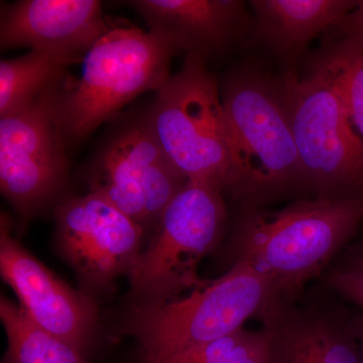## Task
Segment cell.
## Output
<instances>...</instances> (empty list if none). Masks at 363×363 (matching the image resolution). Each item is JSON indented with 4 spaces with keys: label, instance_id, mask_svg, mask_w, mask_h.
I'll list each match as a JSON object with an SVG mask.
<instances>
[{
    "label": "cell",
    "instance_id": "cell-3",
    "mask_svg": "<svg viewBox=\"0 0 363 363\" xmlns=\"http://www.w3.org/2000/svg\"><path fill=\"white\" fill-rule=\"evenodd\" d=\"M235 197L248 206L305 188L304 174L281 85L240 70L222 95Z\"/></svg>",
    "mask_w": 363,
    "mask_h": 363
},
{
    "label": "cell",
    "instance_id": "cell-1",
    "mask_svg": "<svg viewBox=\"0 0 363 363\" xmlns=\"http://www.w3.org/2000/svg\"><path fill=\"white\" fill-rule=\"evenodd\" d=\"M362 219L363 195L301 200L276 212L248 206L229 240L228 257L266 274L281 298L296 301Z\"/></svg>",
    "mask_w": 363,
    "mask_h": 363
},
{
    "label": "cell",
    "instance_id": "cell-21",
    "mask_svg": "<svg viewBox=\"0 0 363 363\" xmlns=\"http://www.w3.org/2000/svg\"><path fill=\"white\" fill-rule=\"evenodd\" d=\"M338 26L345 30V37L357 40L363 47V0L357 1L354 9Z\"/></svg>",
    "mask_w": 363,
    "mask_h": 363
},
{
    "label": "cell",
    "instance_id": "cell-9",
    "mask_svg": "<svg viewBox=\"0 0 363 363\" xmlns=\"http://www.w3.org/2000/svg\"><path fill=\"white\" fill-rule=\"evenodd\" d=\"M55 218L57 250L85 293L109 292L117 279L130 276L142 253L145 229L104 196L89 192L64 200Z\"/></svg>",
    "mask_w": 363,
    "mask_h": 363
},
{
    "label": "cell",
    "instance_id": "cell-8",
    "mask_svg": "<svg viewBox=\"0 0 363 363\" xmlns=\"http://www.w3.org/2000/svg\"><path fill=\"white\" fill-rule=\"evenodd\" d=\"M61 80L23 111L0 118V188L25 217L51 204L66 186V140L57 113Z\"/></svg>",
    "mask_w": 363,
    "mask_h": 363
},
{
    "label": "cell",
    "instance_id": "cell-13",
    "mask_svg": "<svg viewBox=\"0 0 363 363\" xmlns=\"http://www.w3.org/2000/svg\"><path fill=\"white\" fill-rule=\"evenodd\" d=\"M278 298L259 317L269 338V363H362L352 318Z\"/></svg>",
    "mask_w": 363,
    "mask_h": 363
},
{
    "label": "cell",
    "instance_id": "cell-19",
    "mask_svg": "<svg viewBox=\"0 0 363 363\" xmlns=\"http://www.w3.org/2000/svg\"><path fill=\"white\" fill-rule=\"evenodd\" d=\"M269 338L264 329L242 327L184 353L175 363H269Z\"/></svg>",
    "mask_w": 363,
    "mask_h": 363
},
{
    "label": "cell",
    "instance_id": "cell-17",
    "mask_svg": "<svg viewBox=\"0 0 363 363\" xmlns=\"http://www.w3.org/2000/svg\"><path fill=\"white\" fill-rule=\"evenodd\" d=\"M0 320L7 336V363H87L82 351L35 323L20 304L0 300Z\"/></svg>",
    "mask_w": 363,
    "mask_h": 363
},
{
    "label": "cell",
    "instance_id": "cell-5",
    "mask_svg": "<svg viewBox=\"0 0 363 363\" xmlns=\"http://www.w3.org/2000/svg\"><path fill=\"white\" fill-rule=\"evenodd\" d=\"M175 51L138 28H111L87 52L82 75L60 84L57 113L66 142H79L145 91L169 78Z\"/></svg>",
    "mask_w": 363,
    "mask_h": 363
},
{
    "label": "cell",
    "instance_id": "cell-18",
    "mask_svg": "<svg viewBox=\"0 0 363 363\" xmlns=\"http://www.w3.org/2000/svg\"><path fill=\"white\" fill-rule=\"evenodd\" d=\"M317 63L337 86L353 130L363 140V47L345 37L323 54Z\"/></svg>",
    "mask_w": 363,
    "mask_h": 363
},
{
    "label": "cell",
    "instance_id": "cell-6",
    "mask_svg": "<svg viewBox=\"0 0 363 363\" xmlns=\"http://www.w3.org/2000/svg\"><path fill=\"white\" fill-rule=\"evenodd\" d=\"M281 92L304 174L318 198L363 195V140L351 125L329 72L317 63L304 79L285 76Z\"/></svg>",
    "mask_w": 363,
    "mask_h": 363
},
{
    "label": "cell",
    "instance_id": "cell-22",
    "mask_svg": "<svg viewBox=\"0 0 363 363\" xmlns=\"http://www.w3.org/2000/svg\"><path fill=\"white\" fill-rule=\"evenodd\" d=\"M341 269L363 272V241L353 247L352 250L347 253L345 264Z\"/></svg>",
    "mask_w": 363,
    "mask_h": 363
},
{
    "label": "cell",
    "instance_id": "cell-16",
    "mask_svg": "<svg viewBox=\"0 0 363 363\" xmlns=\"http://www.w3.org/2000/svg\"><path fill=\"white\" fill-rule=\"evenodd\" d=\"M78 58L59 52L30 51L0 62V118L23 111L63 77Z\"/></svg>",
    "mask_w": 363,
    "mask_h": 363
},
{
    "label": "cell",
    "instance_id": "cell-23",
    "mask_svg": "<svg viewBox=\"0 0 363 363\" xmlns=\"http://www.w3.org/2000/svg\"><path fill=\"white\" fill-rule=\"evenodd\" d=\"M353 329L359 345L360 357L363 363V316L352 317Z\"/></svg>",
    "mask_w": 363,
    "mask_h": 363
},
{
    "label": "cell",
    "instance_id": "cell-11",
    "mask_svg": "<svg viewBox=\"0 0 363 363\" xmlns=\"http://www.w3.org/2000/svg\"><path fill=\"white\" fill-rule=\"evenodd\" d=\"M11 219L0 217V274L35 324L81 351L99 322L93 297L71 288L14 238Z\"/></svg>",
    "mask_w": 363,
    "mask_h": 363
},
{
    "label": "cell",
    "instance_id": "cell-4",
    "mask_svg": "<svg viewBox=\"0 0 363 363\" xmlns=\"http://www.w3.org/2000/svg\"><path fill=\"white\" fill-rule=\"evenodd\" d=\"M157 142L188 181L233 188V164L222 97L204 56L187 52L178 73L156 91L143 117Z\"/></svg>",
    "mask_w": 363,
    "mask_h": 363
},
{
    "label": "cell",
    "instance_id": "cell-14",
    "mask_svg": "<svg viewBox=\"0 0 363 363\" xmlns=\"http://www.w3.org/2000/svg\"><path fill=\"white\" fill-rule=\"evenodd\" d=\"M149 33L173 51L206 52L223 49L247 23L238 0H135L128 2Z\"/></svg>",
    "mask_w": 363,
    "mask_h": 363
},
{
    "label": "cell",
    "instance_id": "cell-7",
    "mask_svg": "<svg viewBox=\"0 0 363 363\" xmlns=\"http://www.w3.org/2000/svg\"><path fill=\"white\" fill-rule=\"evenodd\" d=\"M225 221L221 189L188 181L162 212L128 276L133 305L169 302L201 286L198 264L218 245Z\"/></svg>",
    "mask_w": 363,
    "mask_h": 363
},
{
    "label": "cell",
    "instance_id": "cell-10",
    "mask_svg": "<svg viewBox=\"0 0 363 363\" xmlns=\"http://www.w3.org/2000/svg\"><path fill=\"white\" fill-rule=\"evenodd\" d=\"M90 192L104 196L143 229L157 225L187 184L157 142L145 118L121 128L95 157Z\"/></svg>",
    "mask_w": 363,
    "mask_h": 363
},
{
    "label": "cell",
    "instance_id": "cell-12",
    "mask_svg": "<svg viewBox=\"0 0 363 363\" xmlns=\"http://www.w3.org/2000/svg\"><path fill=\"white\" fill-rule=\"evenodd\" d=\"M109 30L96 0H21L2 6L0 45L82 59Z\"/></svg>",
    "mask_w": 363,
    "mask_h": 363
},
{
    "label": "cell",
    "instance_id": "cell-20",
    "mask_svg": "<svg viewBox=\"0 0 363 363\" xmlns=\"http://www.w3.org/2000/svg\"><path fill=\"white\" fill-rule=\"evenodd\" d=\"M326 281L336 292L363 308V272L338 269L332 271Z\"/></svg>",
    "mask_w": 363,
    "mask_h": 363
},
{
    "label": "cell",
    "instance_id": "cell-2",
    "mask_svg": "<svg viewBox=\"0 0 363 363\" xmlns=\"http://www.w3.org/2000/svg\"><path fill=\"white\" fill-rule=\"evenodd\" d=\"M281 298L266 274L235 262L187 297L161 304L133 305L121 330L135 339L145 363H175L187 351L241 328Z\"/></svg>",
    "mask_w": 363,
    "mask_h": 363
},
{
    "label": "cell",
    "instance_id": "cell-15",
    "mask_svg": "<svg viewBox=\"0 0 363 363\" xmlns=\"http://www.w3.org/2000/svg\"><path fill=\"white\" fill-rule=\"evenodd\" d=\"M255 30L272 51L296 56L320 33L340 25L357 1L253 0Z\"/></svg>",
    "mask_w": 363,
    "mask_h": 363
}]
</instances>
